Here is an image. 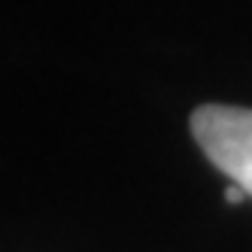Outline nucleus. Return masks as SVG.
Masks as SVG:
<instances>
[{
    "label": "nucleus",
    "instance_id": "f257e3e1",
    "mask_svg": "<svg viewBox=\"0 0 252 252\" xmlns=\"http://www.w3.org/2000/svg\"><path fill=\"white\" fill-rule=\"evenodd\" d=\"M191 134L210 164L252 197V110L204 103L191 113Z\"/></svg>",
    "mask_w": 252,
    "mask_h": 252
},
{
    "label": "nucleus",
    "instance_id": "f03ea898",
    "mask_svg": "<svg viewBox=\"0 0 252 252\" xmlns=\"http://www.w3.org/2000/svg\"><path fill=\"white\" fill-rule=\"evenodd\" d=\"M243 197H249V194H246V191H243L237 183H231V186L225 189V201H228V204H240Z\"/></svg>",
    "mask_w": 252,
    "mask_h": 252
}]
</instances>
